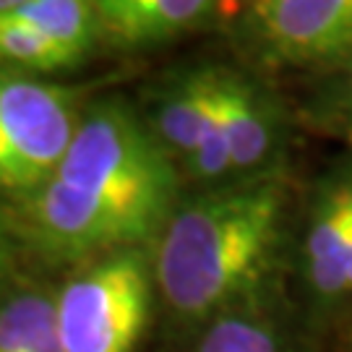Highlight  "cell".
<instances>
[{
    "label": "cell",
    "instance_id": "obj_6",
    "mask_svg": "<svg viewBox=\"0 0 352 352\" xmlns=\"http://www.w3.org/2000/svg\"><path fill=\"white\" fill-rule=\"evenodd\" d=\"M305 261L316 295L324 300H334L350 289L352 180L331 183L321 193L305 240Z\"/></svg>",
    "mask_w": 352,
    "mask_h": 352
},
{
    "label": "cell",
    "instance_id": "obj_2",
    "mask_svg": "<svg viewBox=\"0 0 352 352\" xmlns=\"http://www.w3.org/2000/svg\"><path fill=\"white\" fill-rule=\"evenodd\" d=\"M287 183L256 175L204 193L164 225L154 277L177 316L217 314L264 277L277 251Z\"/></svg>",
    "mask_w": 352,
    "mask_h": 352
},
{
    "label": "cell",
    "instance_id": "obj_4",
    "mask_svg": "<svg viewBox=\"0 0 352 352\" xmlns=\"http://www.w3.org/2000/svg\"><path fill=\"white\" fill-rule=\"evenodd\" d=\"M68 352H133L149 321L151 272L139 248L107 253L55 298Z\"/></svg>",
    "mask_w": 352,
    "mask_h": 352
},
{
    "label": "cell",
    "instance_id": "obj_3",
    "mask_svg": "<svg viewBox=\"0 0 352 352\" xmlns=\"http://www.w3.org/2000/svg\"><path fill=\"white\" fill-rule=\"evenodd\" d=\"M78 91L0 65V193L34 196L63 162L81 113Z\"/></svg>",
    "mask_w": 352,
    "mask_h": 352
},
{
    "label": "cell",
    "instance_id": "obj_18",
    "mask_svg": "<svg viewBox=\"0 0 352 352\" xmlns=\"http://www.w3.org/2000/svg\"><path fill=\"white\" fill-rule=\"evenodd\" d=\"M350 289H352V264H350Z\"/></svg>",
    "mask_w": 352,
    "mask_h": 352
},
{
    "label": "cell",
    "instance_id": "obj_5",
    "mask_svg": "<svg viewBox=\"0 0 352 352\" xmlns=\"http://www.w3.org/2000/svg\"><path fill=\"white\" fill-rule=\"evenodd\" d=\"M251 19L279 63H352V0H253Z\"/></svg>",
    "mask_w": 352,
    "mask_h": 352
},
{
    "label": "cell",
    "instance_id": "obj_7",
    "mask_svg": "<svg viewBox=\"0 0 352 352\" xmlns=\"http://www.w3.org/2000/svg\"><path fill=\"white\" fill-rule=\"evenodd\" d=\"M219 0H97L102 39L139 50L201 24Z\"/></svg>",
    "mask_w": 352,
    "mask_h": 352
},
{
    "label": "cell",
    "instance_id": "obj_17",
    "mask_svg": "<svg viewBox=\"0 0 352 352\" xmlns=\"http://www.w3.org/2000/svg\"><path fill=\"white\" fill-rule=\"evenodd\" d=\"M3 277H6V248H3V240H0V285H3Z\"/></svg>",
    "mask_w": 352,
    "mask_h": 352
},
{
    "label": "cell",
    "instance_id": "obj_11",
    "mask_svg": "<svg viewBox=\"0 0 352 352\" xmlns=\"http://www.w3.org/2000/svg\"><path fill=\"white\" fill-rule=\"evenodd\" d=\"M11 13L60 45L78 63L94 50L97 39H102L97 0H29Z\"/></svg>",
    "mask_w": 352,
    "mask_h": 352
},
{
    "label": "cell",
    "instance_id": "obj_14",
    "mask_svg": "<svg viewBox=\"0 0 352 352\" xmlns=\"http://www.w3.org/2000/svg\"><path fill=\"white\" fill-rule=\"evenodd\" d=\"M225 84V76H222ZM188 173L199 180H214L227 173H232V151H230V139H227L225 126V104H222V91H219V104L214 110V118L199 146L186 157Z\"/></svg>",
    "mask_w": 352,
    "mask_h": 352
},
{
    "label": "cell",
    "instance_id": "obj_1",
    "mask_svg": "<svg viewBox=\"0 0 352 352\" xmlns=\"http://www.w3.org/2000/svg\"><path fill=\"white\" fill-rule=\"evenodd\" d=\"M177 175L160 136L120 100L89 104L63 162L21 204L26 238L55 258L139 248L175 214Z\"/></svg>",
    "mask_w": 352,
    "mask_h": 352
},
{
    "label": "cell",
    "instance_id": "obj_16",
    "mask_svg": "<svg viewBox=\"0 0 352 352\" xmlns=\"http://www.w3.org/2000/svg\"><path fill=\"white\" fill-rule=\"evenodd\" d=\"M29 0H0V13H11L16 11V8H21V6H26Z\"/></svg>",
    "mask_w": 352,
    "mask_h": 352
},
{
    "label": "cell",
    "instance_id": "obj_10",
    "mask_svg": "<svg viewBox=\"0 0 352 352\" xmlns=\"http://www.w3.org/2000/svg\"><path fill=\"white\" fill-rule=\"evenodd\" d=\"M0 352H68L52 295L32 289L0 305Z\"/></svg>",
    "mask_w": 352,
    "mask_h": 352
},
{
    "label": "cell",
    "instance_id": "obj_15",
    "mask_svg": "<svg viewBox=\"0 0 352 352\" xmlns=\"http://www.w3.org/2000/svg\"><path fill=\"white\" fill-rule=\"evenodd\" d=\"M329 118L352 144V63L344 65V76L329 94Z\"/></svg>",
    "mask_w": 352,
    "mask_h": 352
},
{
    "label": "cell",
    "instance_id": "obj_9",
    "mask_svg": "<svg viewBox=\"0 0 352 352\" xmlns=\"http://www.w3.org/2000/svg\"><path fill=\"white\" fill-rule=\"evenodd\" d=\"M222 104L232 151V170H256L258 164H264L277 141V118L272 104L251 81L227 71L222 84Z\"/></svg>",
    "mask_w": 352,
    "mask_h": 352
},
{
    "label": "cell",
    "instance_id": "obj_8",
    "mask_svg": "<svg viewBox=\"0 0 352 352\" xmlns=\"http://www.w3.org/2000/svg\"><path fill=\"white\" fill-rule=\"evenodd\" d=\"M222 76L225 71L217 68L193 71L180 76L160 97V107L154 113V133L164 146L183 157L199 146L219 104Z\"/></svg>",
    "mask_w": 352,
    "mask_h": 352
},
{
    "label": "cell",
    "instance_id": "obj_13",
    "mask_svg": "<svg viewBox=\"0 0 352 352\" xmlns=\"http://www.w3.org/2000/svg\"><path fill=\"white\" fill-rule=\"evenodd\" d=\"M193 352H285L274 329L243 314L217 316Z\"/></svg>",
    "mask_w": 352,
    "mask_h": 352
},
{
    "label": "cell",
    "instance_id": "obj_12",
    "mask_svg": "<svg viewBox=\"0 0 352 352\" xmlns=\"http://www.w3.org/2000/svg\"><path fill=\"white\" fill-rule=\"evenodd\" d=\"M0 65L34 76L74 68L78 60L21 16L0 13Z\"/></svg>",
    "mask_w": 352,
    "mask_h": 352
}]
</instances>
